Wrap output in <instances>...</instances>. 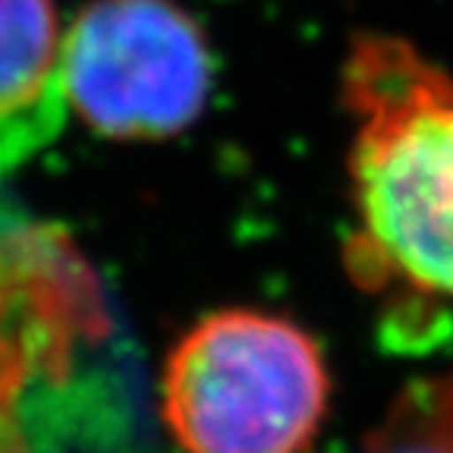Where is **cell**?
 <instances>
[{"label": "cell", "mask_w": 453, "mask_h": 453, "mask_svg": "<svg viewBox=\"0 0 453 453\" xmlns=\"http://www.w3.org/2000/svg\"><path fill=\"white\" fill-rule=\"evenodd\" d=\"M54 79L107 139H167L202 117L211 54L173 0H95L60 42Z\"/></svg>", "instance_id": "obj_3"}, {"label": "cell", "mask_w": 453, "mask_h": 453, "mask_svg": "<svg viewBox=\"0 0 453 453\" xmlns=\"http://www.w3.org/2000/svg\"><path fill=\"white\" fill-rule=\"evenodd\" d=\"M60 42L54 0H0V120L48 92Z\"/></svg>", "instance_id": "obj_4"}, {"label": "cell", "mask_w": 453, "mask_h": 453, "mask_svg": "<svg viewBox=\"0 0 453 453\" xmlns=\"http://www.w3.org/2000/svg\"><path fill=\"white\" fill-rule=\"evenodd\" d=\"M327 403L319 340L274 311H211L164 362L161 416L183 453H309Z\"/></svg>", "instance_id": "obj_2"}, {"label": "cell", "mask_w": 453, "mask_h": 453, "mask_svg": "<svg viewBox=\"0 0 453 453\" xmlns=\"http://www.w3.org/2000/svg\"><path fill=\"white\" fill-rule=\"evenodd\" d=\"M384 453H444L434 447H418V444H400V447H384Z\"/></svg>", "instance_id": "obj_5"}, {"label": "cell", "mask_w": 453, "mask_h": 453, "mask_svg": "<svg viewBox=\"0 0 453 453\" xmlns=\"http://www.w3.org/2000/svg\"><path fill=\"white\" fill-rule=\"evenodd\" d=\"M340 82L353 120L356 277L453 299V76L406 38L362 32Z\"/></svg>", "instance_id": "obj_1"}]
</instances>
